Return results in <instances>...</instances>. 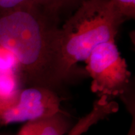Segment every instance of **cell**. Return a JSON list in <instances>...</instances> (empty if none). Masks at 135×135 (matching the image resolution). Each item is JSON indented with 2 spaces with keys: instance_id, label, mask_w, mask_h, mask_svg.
I'll list each match as a JSON object with an SVG mask.
<instances>
[{
  "instance_id": "cell-1",
  "label": "cell",
  "mask_w": 135,
  "mask_h": 135,
  "mask_svg": "<svg viewBox=\"0 0 135 135\" xmlns=\"http://www.w3.org/2000/svg\"><path fill=\"white\" fill-rule=\"evenodd\" d=\"M0 12V46L16 57L38 86L58 81L55 18L35 3Z\"/></svg>"
},
{
  "instance_id": "cell-2",
  "label": "cell",
  "mask_w": 135,
  "mask_h": 135,
  "mask_svg": "<svg viewBox=\"0 0 135 135\" xmlns=\"http://www.w3.org/2000/svg\"><path fill=\"white\" fill-rule=\"evenodd\" d=\"M126 20L111 0H84L58 35V80L66 78L76 64L86 60L98 45L114 41Z\"/></svg>"
},
{
  "instance_id": "cell-3",
  "label": "cell",
  "mask_w": 135,
  "mask_h": 135,
  "mask_svg": "<svg viewBox=\"0 0 135 135\" xmlns=\"http://www.w3.org/2000/svg\"><path fill=\"white\" fill-rule=\"evenodd\" d=\"M85 62L86 68L92 79L93 92L100 97L107 98L124 93L129 84L131 73L114 41L98 45Z\"/></svg>"
},
{
  "instance_id": "cell-4",
  "label": "cell",
  "mask_w": 135,
  "mask_h": 135,
  "mask_svg": "<svg viewBox=\"0 0 135 135\" xmlns=\"http://www.w3.org/2000/svg\"><path fill=\"white\" fill-rule=\"evenodd\" d=\"M60 97L47 87L17 90L0 99V125L29 121L60 112Z\"/></svg>"
},
{
  "instance_id": "cell-5",
  "label": "cell",
  "mask_w": 135,
  "mask_h": 135,
  "mask_svg": "<svg viewBox=\"0 0 135 135\" xmlns=\"http://www.w3.org/2000/svg\"><path fill=\"white\" fill-rule=\"evenodd\" d=\"M70 128V121L60 111L53 115L27 121L17 135H64Z\"/></svg>"
},
{
  "instance_id": "cell-6",
  "label": "cell",
  "mask_w": 135,
  "mask_h": 135,
  "mask_svg": "<svg viewBox=\"0 0 135 135\" xmlns=\"http://www.w3.org/2000/svg\"><path fill=\"white\" fill-rule=\"evenodd\" d=\"M84 0H33L35 4L45 13L56 18L59 13L74 6L78 7Z\"/></svg>"
},
{
  "instance_id": "cell-7",
  "label": "cell",
  "mask_w": 135,
  "mask_h": 135,
  "mask_svg": "<svg viewBox=\"0 0 135 135\" xmlns=\"http://www.w3.org/2000/svg\"><path fill=\"white\" fill-rule=\"evenodd\" d=\"M17 90V81L14 73H0V99L10 97Z\"/></svg>"
},
{
  "instance_id": "cell-8",
  "label": "cell",
  "mask_w": 135,
  "mask_h": 135,
  "mask_svg": "<svg viewBox=\"0 0 135 135\" xmlns=\"http://www.w3.org/2000/svg\"><path fill=\"white\" fill-rule=\"evenodd\" d=\"M19 66L16 57L9 51L0 46V73H14Z\"/></svg>"
},
{
  "instance_id": "cell-9",
  "label": "cell",
  "mask_w": 135,
  "mask_h": 135,
  "mask_svg": "<svg viewBox=\"0 0 135 135\" xmlns=\"http://www.w3.org/2000/svg\"><path fill=\"white\" fill-rule=\"evenodd\" d=\"M118 6L123 16L134 18L135 16V0H111Z\"/></svg>"
},
{
  "instance_id": "cell-10",
  "label": "cell",
  "mask_w": 135,
  "mask_h": 135,
  "mask_svg": "<svg viewBox=\"0 0 135 135\" xmlns=\"http://www.w3.org/2000/svg\"><path fill=\"white\" fill-rule=\"evenodd\" d=\"M35 3L33 0H0V11L13 9Z\"/></svg>"
}]
</instances>
